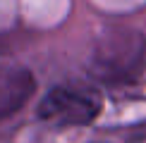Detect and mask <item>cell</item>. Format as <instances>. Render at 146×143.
Returning a JSON list of instances; mask_svg holds the SVG:
<instances>
[{
  "label": "cell",
  "instance_id": "cell-1",
  "mask_svg": "<svg viewBox=\"0 0 146 143\" xmlns=\"http://www.w3.org/2000/svg\"><path fill=\"white\" fill-rule=\"evenodd\" d=\"M144 38L129 29H113L94 52V72L108 83H129L144 67Z\"/></svg>",
  "mask_w": 146,
  "mask_h": 143
},
{
  "label": "cell",
  "instance_id": "cell-2",
  "mask_svg": "<svg viewBox=\"0 0 146 143\" xmlns=\"http://www.w3.org/2000/svg\"><path fill=\"white\" fill-rule=\"evenodd\" d=\"M101 112V98L96 91L86 86H55L48 91L43 103L38 105V115L46 122L60 124V127H79V124L94 122Z\"/></svg>",
  "mask_w": 146,
  "mask_h": 143
},
{
  "label": "cell",
  "instance_id": "cell-3",
  "mask_svg": "<svg viewBox=\"0 0 146 143\" xmlns=\"http://www.w3.org/2000/svg\"><path fill=\"white\" fill-rule=\"evenodd\" d=\"M34 91V79L22 67H0V119L24 105Z\"/></svg>",
  "mask_w": 146,
  "mask_h": 143
}]
</instances>
